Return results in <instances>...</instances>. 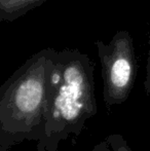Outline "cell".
<instances>
[{
    "mask_svg": "<svg viewBox=\"0 0 150 151\" xmlns=\"http://www.w3.org/2000/svg\"><path fill=\"white\" fill-rule=\"evenodd\" d=\"M47 0H0V23H11Z\"/></svg>",
    "mask_w": 150,
    "mask_h": 151,
    "instance_id": "cell-4",
    "label": "cell"
},
{
    "mask_svg": "<svg viewBox=\"0 0 150 151\" xmlns=\"http://www.w3.org/2000/svg\"><path fill=\"white\" fill-rule=\"evenodd\" d=\"M102 68L103 101L108 109L128 101L136 81L138 63L128 31H117L108 44L95 42Z\"/></svg>",
    "mask_w": 150,
    "mask_h": 151,
    "instance_id": "cell-3",
    "label": "cell"
},
{
    "mask_svg": "<svg viewBox=\"0 0 150 151\" xmlns=\"http://www.w3.org/2000/svg\"><path fill=\"white\" fill-rule=\"evenodd\" d=\"M92 151H110V147H109L108 142L106 140H104V141L96 144Z\"/></svg>",
    "mask_w": 150,
    "mask_h": 151,
    "instance_id": "cell-7",
    "label": "cell"
},
{
    "mask_svg": "<svg viewBox=\"0 0 150 151\" xmlns=\"http://www.w3.org/2000/svg\"><path fill=\"white\" fill-rule=\"evenodd\" d=\"M58 50L45 47L27 59L0 86V151L38 142Z\"/></svg>",
    "mask_w": 150,
    "mask_h": 151,
    "instance_id": "cell-2",
    "label": "cell"
},
{
    "mask_svg": "<svg viewBox=\"0 0 150 151\" xmlns=\"http://www.w3.org/2000/svg\"><path fill=\"white\" fill-rule=\"evenodd\" d=\"M111 151H133L128 141L120 134H110L106 137Z\"/></svg>",
    "mask_w": 150,
    "mask_h": 151,
    "instance_id": "cell-5",
    "label": "cell"
},
{
    "mask_svg": "<svg viewBox=\"0 0 150 151\" xmlns=\"http://www.w3.org/2000/svg\"><path fill=\"white\" fill-rule=\"evenodd\" d=\"M94 71V62L78 48L58 50L36 151H58L98 113Z\"/></svg>",
    "mask_w": 150,
    "mask_h": 151,
    "instance_id": "cell-1",
    "label": "cell"
},
{
    "mask_svg": "<svg viewBox=\"0 0 150 151\" xmlns=\"http://www.w3.org/2000/svg\"><path fill=\"white\" fill-rule=\"evenodd\" d=\"M148 54H147V62H146V75L143 82V88L146 96H150V36L148 38Z\"/></svg>",
    "mask_w": 150,
    "mask_h": 151,
    "instance_id": "cell-6",
    "label": "cell"
}]
</instances>
